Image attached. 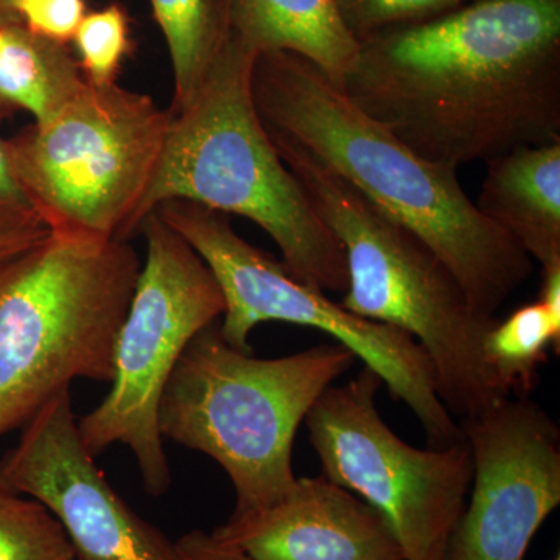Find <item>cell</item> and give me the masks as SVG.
Returning <instances> with one entry per match:
<instances>
[{"label": "cell", "mask_w": 560, "mask_h": 560, "mask_svg": "<svg viewBox=\"0 0 560 560\" xmlns=\"http://www.w3.org/2000/svg\"><path fill=\"white\" fill-rule=\"evenodd\" d=\"M539 301L556 326L560 327V264L541 268Z\"/></svg>", "instance_id": "26"}, {"label": "cell", "mask_w": 560, "mask_h": 560, "mask_svg": "<svg viewBox=\"0 0 560 560\" xmlns=\"http://www.w3.org/2000/svg\"><path fill=\"white\" fill-rule=\"evenodd\" d=\"M176 541L189 560H249L243 552L202 530H190Z\"/></svg>", "instance_id": "24"}, {"label": "cell", "mask_w": 560, "mask_h": 560, "mask_svg": "<svg viewBox=\"0 0 560 560\" xmlns=\"http://www.w3.org/2000/svg\"><path fill=\"white\" fill-rule=\"evenodd\" d=\"M84 80L68 44L36 35L24 24L0 28V117L25 110L35 124L49 120Z\"/></svg>", "instance_id": "16"}, {"label": "cell", "mask_w": 560, "mask_h": 560, "mask_svg": "<svg viewBox=\"0 0 560 560\" xmlns=\"http://www.w3.org/2000/svg\"><path fill=\"white\" fill-rule=\"evenodd\" d=\"M0 560H77V552L43 503L0 488Z\"/></svg>", "instance_id": "19"}, {"label": "cell", "mask_w": 560, "mask_h": 560, "mask_svg": "<svg viewBox=\"0 0 560 560\" xmlns=\"http://www.w3.org/2000/svg\"><path fill=\"white\" fill-rule=\"evenodd\" d=\"M77 560H80V559H77Z\"/></svg>", "instance_id": "29"}, {"label": "cell", "mask_w": 560, "mask_h": 560, "mask_svg": "<svg viewBox=\"0 0 560 560\" xmlns=\"http://www.w3.org/2000/svg\"><path fill=\"white\" fill-rule=\"evenodd\" d=\"M475 205L541 268L560 264V142L486 162Z\"/></svg>", "instance_id": "14"}, {"label": "cell", "mask_w": 560, "mask_h": 560, "mask_svg": "<svg viewBox=\"0 0 560 560\" xmlns=\"http://www.w3.org/2000/svg\"><path fill=\"white\" fill-rule=\"evenodd\" d=\"M270 138L345 249L341 307L410 335L429 357L453 418H471L510 397L485 357L486 334L499 318L478 311L447 265L411 231L298 143L275 132Z\"/></svg>", "instance_id": "4"}, {"label": "cell", "mask_w": 560, "mask_h": 560, "mask_svg": "<svg viewBox=\"0 0 560 560\" xmlns=\"http://www.w3.org/2000/svg\"><path fill=\"white\" fill-rule=\"evenodd\" d=\"M173 68L171 113L197 94L231 31V0H150Z\"/></svg>", "instance_id": "17"}, {"label": "cell", "mask_w": 560, "mask_h": 560, "mask_svg": "<svg viewBox=\"0 0 560 560\" xmlns=\"http://www.w3.org/2000/svg\"><path fill=\"white\" fill-rule=\"evenodd\" d=\"M84 79L116 83L120 65L130 54V21L119 3L86 14L73 36Z\"/></svg>", "instance_id": "20"}, {"label": "cell", "mask_w": 560, "mask_h": 560, "mask_svg": "<svg viewBox=\"0 0 560 560\" xmlns=\"http://www.w3.org/2000/svg\"><path fill=\"white\" fill-rule=\"evenodd\" d=\"M560 349V327L556 326L539 300L522 305L506 319L490 327L485 338V357L490 371L508 393L533 389L548 349Z\"/></svg>", "instance_id": "18"}, {"label": "cell", "mask_w": 560, "mask_h": 560, "mask_svg": "<svg viewBox=\"0 0 560 560\" xmlns=\"http://www.w3.org/2000/svg\"><path fill=\"white\" fill-rule=\"evenodd\" d=\"M555 560H560L559 555H558V556H556Z\"/></svg>", "instance_id": "28"}, {"label": "cell", "mask_w": 560, "mask_h": 560, "mask_svg": "<svg viewBox=\"0 0 560 560\" xmlns=\"http://www.w3.org/2000/svg\"><path fill=\"white\" fill-rule=\"evenodd\" d=\"M474 478L445 560H523L560 504V431L536 401L500 400L459 420Z\"/></svg>", "instance_id": "11"}, {"label": "cell", "mask_w": 560, "mask_h": 560, "mask_svg": "<svg viewBox=\"0 0 560 560\" xmlns=\"http://www.w3.org/2000/svg\"><path fill=\"white\" fill-rule=\"evenodd\" d=\"M16 24L22 22L14 10V0H0V28Z\"/></svg>", "instance_id": "27"}, {"label": "cell", "mask_w": 560, "mask_h": 560, "mask_svg": "<svg viewBox=\"0 0 560 560\" xmlns=\"http://www.w3.org/2000/svg\"><path fill=\"white\" fill-rule=\"evenodd\" d=\"M470 0H337L349 31L357 39L386 28L429 20Z\"/></svg>", "instance_id": "21"}, {"label": "cell", "mask_w": 560, "mask_h": 560, "mask_svg": "<svg viewBox=\"0 0 560 560\" xmlns=\"http://www.w3.org/2000/svg\"><path fill=\"white\" fill-rule=\"evenodd\" d=\"M355 360L338 342L257 359L228 345L217 320L190 341L165 385L162 440L219 463L237 495L234 512L270 506L296 481L298 429Z\"/></svg>", "instance_id": "5"}, {"label": "cell", "mask_w": 560, "mask_h": 560, "mask_svg": "<svg viewBox=\"0 0 560 560\" xmlns=\"http://www.w3.org/2000/svg\"><path fill=\"white\" fill-rule=\"evenodd\" d=\"M142 260L128 241L51 234L0 279V436L77 378L110 383Z\"/></svg>", "instance_id": "6"}, {"label": "cell", "mask_w": 560, "mask_h": 560, "mask_svg": "<svg viewBox=\"0 0 560 560\" xmlns=\"http://www.w3.org/2000/svg\"><path fill=\"white\" fill-rule=\"evenodd\" d=\"M383 382L364 368L329 386L304 422L323 475L388 522L405 560H445L474 478L467 441L416 448L386 425L375 405Z\"/></svg>", "instance_id": "10"}, {"label": "cell", "mask_w": 560, "mask_h": 560, "mask_svg": "<svg viewBox=\"0 0 560 560\" xmlns=\"http://www.w3.org/2000/svg\"><path fill=\"white\" fill-rule=\"evenodd\" d=\"M340 88L456 168L560 142V0H470L359 40Z\"/></svg>", "instance_id": "1"}, {"label": "cell", "mask_w": 560, "mask_h": 560, "mask_svg": "<svg viewBox=\"0 0 560 560\" xmlns=\"http://www.w3.org/2000/svg\"><path fill=\"white\" fill-rule=\"evenodd\" d=\"M49 237L50 230L47 228L16 232V234H0V279L11 267L43 245Z\"/></svg>", "instance_id": "25"}, {"label": "cell", "mask_w": 560, "mask_h": 560, "mask_svg": "<svg viewBox=\"0 0 560 560\" xmlns=\"http://www.w3.org/2000/svg\"><path fill=\"white\" fill-rule=\"evenodd\" d=\"M250 90L268 131L298 143L425 243L485 315L497 316L533 275L534 260L482 215L456 168L420 156L313 62L261 51Z\"/></svg>", "instance_id": "2"}, {"label": "cell", "mask_w": 560, "mask_h": 560, "mask_svg": "<svg viewBox=\"0 0 560 560\" xmlns=\"http://www.w3.org/2000/svg\"><path fill=\"white\" fill-rule=\"evenodd\" d=\"M259 54L231 25L197 94L172 114L160 165L136 213V231L172 200L234 213L270 235L294 279L324 293H345V249L280 160L257 113L250 77Z\"/></svg>", "instance_id": "3"}, {"label": "cell", "mask_w": 560, "mask_h": 560, "mask_svg": "<svg viewBox=\"0 0 560 560\" xmlns=\"http://www.w3.org/2000/svg\"><path fill=\"white\" fill-rule=\"evenodd\" d=\"M210 534L249 560H405L388 522L324 475L296 478L270 506L232 512Z\"/></svg>", "instance_id": "13"}, {"label": "cell", "mask_w": 560, "mask_h": 560, "mask_svg": "<svg viewBox=\"0 0 560 560\" xmlns=\"http://www.w3.org/2000/svg\"><path fill=\"white\" fill-rule=\"evenodd\" d=\"M22 24L36 35L69 44L86 16L84 0H14Z\"/></svg>", "instance_id": "22"}, {"label": "cell", "mask_w": 560, "mask_h": 560, "mask_svg": "<svg viewBox=\"0 0 560 560\" xmlns=\"http://www.w3.org/2000/svg\"><path fill=\"white\" fill-rule=\"evenodd\" d=\"M147 256L114 352L109 393L77 420L92 456L124 444L143 489L161 497L172 485L160 431L162 393L190 341L223 316V291L189 243L156 212L142 221Z\"/></svg>", "instance_id": "9"}, {"label": "cell", "mask_w": 560, "mask_h": 560, "mask_svg": "<svg viewBox=\"0 0 560 560\" xmlns=\"http://www.w3.org/2000/svg\"><path fill=\"white\" fill-rule=\"evenodd\" d=\"M171 121L150 95L84 80L54 117L5 139L7 150L51 234L128 241Z\"/></svg>", "instance_id": "7"}, {"label": "cell", "mask_w": 560, "mask_h": 560, "mask_svg": "<svg viewBox=\"0 0 560 560\" xmlns=\"http://www.w3.org/2000/svg\"><path fill=\"white\" fill-rule=\"evenodd\" d=\"M231 25L260 51H289L340 86L359 55V39L337 0H231Z\"/></svg>", "instance_id": "15"}, {"label": "cell", "mask_w": 560, "mask_h": 560, "mask_svg": "<svg viewBox=\"0 0 560 560\" xmlns=\"http://www.w3.org/2000/svg\"><path fill=\"white\" fill-rule=\"evenodd\" d=\"M47 228L22 190L11 167L5 139H0V234H16Z\"/></svg>", "instance_id": "23"}, {"label": "cell", "mask_w": 560, "mask_h": 560, "mask_svg": "<svg viewBox=\"0 0 560 560\" xmlns=\"http://www.w3.org/2000/svg\"><path fill=\"white\" fill-rule=\"evenodd\" d=\"M0 488L39 501L80 560H189L121 500L81 441L70 390L49 401L0 458Z\"/></svg>", "instance_id": "12"}, {"label": "cell", "mask_w": 560, "mask_h": 560, "mask_svg": "<svg viewBox=\"0 0 560 560\" xmlns=\"http://www.w3.org/2000/svg\"><path fill=\"white\" fill-rule=\"evenodd\" d=\"M154 212L215 276L226 304L221 337L232 348L253 353L250 331L271 320L324 331L374 371L393 399L415 412L430 447L463 440L459 423L442 404L431 361L410 335L360 318L324 291L301 283L282 261L242 238L224 213L186 200L162 202Z\"/></svg>", "instance_id": "8"}]
</instances>
